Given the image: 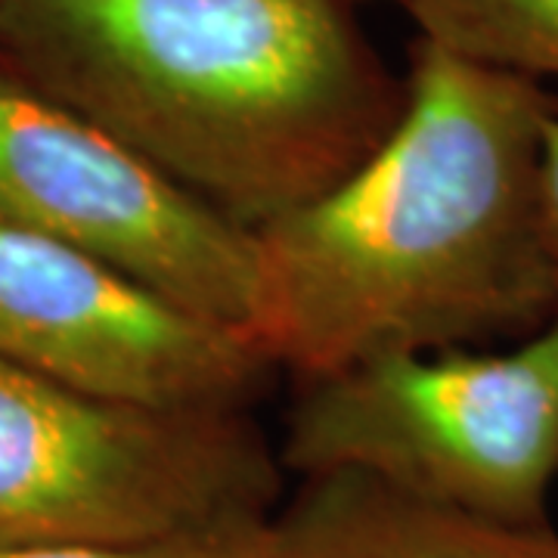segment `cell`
I'll return each mask as SVG.
<instances>
[{
  "label": "cell",
  "mask_w": 558,
  "mask_h": 558,
  "mask_svg": "<svg viewBox=\"0 0 558 558\" xmlns=\"http://www.w3.org/2000/svg\"><path fill=\"white\" fill-rule=\"evenodd\" d=\"M558 100L416 40L388 134L255 230V339L311 381L391 351L521 339L558 314L539 159Z\"/></svg>",
  "instance_id": "obj_1"
},
{
  "label": "cell",
  "mask_w": 558,
  "mask_h": 558,
  "mask_svg": "<svg viewBox=\"0 0 558 558\" xmlns=\"http://www.w3.org/2000/svg\"><path fill=\"white\" fill-rule=\"evenodd\" d=\"M354 0H0V62L255 233L403 106Z\"/></svg>",
  "instance_id": "obj_2"
},
{
  "label": "cell",
  "mask_w": 558,
  "mask_h": 558,
  "mask_svg": "<svg viewBox=\"0 0 558 558\" xmlns=\"http://www.w3.org/2000/svg\"><path fill=\"white\" fill-rule=\"evenodd\" d=\"M277 459L363 475L506 524L549 521L558 478V314L509 348L391 351L304 381Z\"/></svg>",
  "instance_id": "obj_3"
},
{
  "label": "cell",
  "mask_w": 558,
  "mask_h": 558,
  "mask_svg": "<svg viewBox=\"0 0 558 558\" xmlns=\"http://www.w3.org/2000/svg\"><path fill=\"white\" fill-rule=\"evenodd\" d=\"M282 465L248 413L97 400L0 357V549L274 515Z\"/></svg>",
  "instance_id": "obj_4"
},
{
  "label": "cell",
  "mask_w": 558,
  "mask_h": 558,
  "mask_svg": "<svg viewBox=\"0 0 558 558\" xmlns=\"http://www.w3.org/2000/svg\"><path fill=\"white\" fill-rule=\"evenodd\" d=\"M0 227L116 264L255 336V236L0 62Z\"/></svg>",
  "instance_id": "obj_5"
},
{
  "label": "cell",
  "mask_w": 558,
  "mask_h": 558,
  "mask_svg": "<svg viewBox=\"0 0 558 558\" xmlns=\"http://www.w3.org/2000/svg\"><path fill=\"white\" fill-rule=\"evenodd\" d=\"M0 357L87 398L180 413H248L277 369L240 326L10 227H0Z\"/></svg>",
  "instance_id": "obj_6"
},
{
  "label": "cell",
  "mask_w": 558,
  "mask_h": 558,
  "mask_svg": "<svg viewBox=\"0 0 558 558\" xmlns=\"http://www.w3.org/2000/svg\"><path fill=\"white\" fill-rule=\"evenodd\" d=\"M279 558H558V531L418 502L363 475L299 478L274 512Z\"/></svg>",
  "instance_id": "obj_7"
},
{
  "label": "cell",
  "mask_w": 558,
  "mask_h": 558,
  "mask_svg": "<svg viewBox=\"0 0 558 558\" xmlns=\"http://www.w3.org/2000/svg\"><path fill=\"white\" fill-rule=\"evenodd\" d=\"M418 38L462 60L558 78V0H398Z\"/></svg>",
  "instance_id": "obj_8"
},
{
  "label": "cell",
  "mask_w": 558,
  "mask_h": 558,
  "mask_svg": "<svg viewBox=\"0 0 558 558\" xmlns=\"http://www.w3.org/2000/svg\"><path fill=\"white\" fill-rule=\"evenodd\" d=\"M0 558H279L274 515L223 521L165 537L0 549Z\"/></svg>",
  "instance_id": "obj_9"
},
{
  "label": "cell",
  "mask_w": 558,
  "mask_h": 558,
  "mask_svg": "<svg viewBox=\"0 0 558 558\" xmlns=\"http://www.w3.org/2000/svg\"><path fill=\"white\" fill-rule=\"evenodd\" d=\"M539 215L549 255L558 267V112L546 128L543 159H539Z\"/></svg>",
  "instance_id": "obj_10"
},
{
  "label": "cell",
  "mask_w": 558,
  "mask_h": 558,
  "mask_svg": "<svg viewBox=\"0 0 558 558\" xmlns=\"http://www.w3.org/2000/svg\"><path fill=\"white\" fill-rule=\"evenodd\" d=\"M354 3H357V0H354Z\"/></svg>",
  "instance_id": "obj_11"
}]
</instances>
